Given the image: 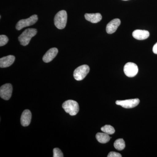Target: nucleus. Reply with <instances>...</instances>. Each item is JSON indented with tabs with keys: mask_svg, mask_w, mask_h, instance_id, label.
<instances>
[{
	"mask_svg": "<svg viewBox=\"0 0 157 157\" xmlns=\"http://www.w3.org/2000/svg\"><path fill=\"white\" fill-rule=\"evenodd\" d=\"M37 30L36 29H28L23 32L18 37V41L21 45L26 46L29 44L33 37L36 35Z\"/></svg>",
	"mask_w": 157,
	"mask_h": 157,
	"instance_id": "nucleus-1",
	"label": "nucleus"
},
{
	"mask_svg": "<svg viewBox=\"0 0 157 157\" xmlns=\"http://www.w3.org/2000/svg\"><path fill=\"white\" fill-rule=\"evenodd\" d=\"M67 20V11L62 10L59 11L55 15L54 19V24L59 29H63L66 27Z\"/></svg>",
	"mask_w": 157,
	"mask_h": 157,
	"instance_id": "nucleus-2",
	"label": "nucleus"
},
{
	"mask_svg": "<svg viewBox=\"0 0 157 157\" xmlns=\"http://www.w3.org/2000/svg\"><path fill=\"white\" fill-rule=\"evenodd\" d=\"M62 107L67 113L71 116H75L79 111V106L78 103L73 100H68L63 103Z\"/></svg>",
	"mask_w": 157,
	"mask_h": 157,
	"instance_id": "nucleus-3",
	"label": "nucleus"
},
{
	"mask_svg": "<svg viewBox=\"0 0 157 157\" xmlns=\"http://www.w3.org/2000/svg\"><path fill=\"white\" fill-rule=\"evenodd\" d=\"M90 67L87 65H83L74 70L73 76L76 80L80 81L85 78L90 72Z\"/></svg>",
	"mask_w": 157,
	"mask_h": 157,
	"instance_id": "nucleus-4",
	"label": "nucleus"
},
{
	"mask_svg": "<svg viewBox=\"0 0 157 157\" xmlns=\"http://www.w3.org/2000/svg\"><path fill=\"white\" fill-rule=\"evenodd\" d=\"M38 16L36 14H34L27 19L21 20L16 24V29L17 30H20L26 27L33 25L38 21Z\"/></svg>",
	"mask_w": 157,
	"mask_h": 157,
	"instance_id": "nucleus-5",
	"label": "nucleus"
},
{
	"mask_svg": "<svg viewBox=\"0 0 157 157\" xmlns=\"http://www.w3.org/2000/svg\"><path fill=\"white\" fill-rule=\"evenodd\" d=\"M124 71L125 74L128 77H133L138 73V67L134 63H128L125 65Z\"/></svg>",
	"mask_w": 157,
	"mask_h": 157,
	"instance_id": "nucleus-6",
	"label": "nucleus"
},
{
	"mask_svg": "<svg viewBox=\"0 0 157 157\" xmlns=\"http://www.w3.org/2000/svg\"><path fill=\"white\" fill-rule=\"evenodd\" d=\"M140 103L139 99H129V100H124V101H117L116 102L117 105L121 106L124 108H134L139 104Z\"/></svg>",
	"mask_w": 157,
	"mask_h": 157,
	"instance_id": "nucleus-7",
	"label": "nucleus"
},
{
	"mask_svg": "<svg viewBox=\"0 0 157 157\" xmlns=\"http://www.w3.org/2000/svg\"><path fill=\"white\" fill-rule=\"evenodd\" d=\"M12 86L10 83L3 85L0 88V96L4 100L8 101L11 98Z\"/></svg>",
	"mask_w": 157,
	"mask_h": 157,
	"instance_id": "nucleus-8",
	"label": "nucleus"
},
{
	"mask_svg": "<svg viewBox=\"0 0 157 157\" xmlns=\"http://www.w3.org/2000/svg\"><path fill=\"white\" fill-rule=\"evenodd\" d=\"M121 23V20L118 18L112 20L107 25L106 27V31L107 33L111 34L115 33Z\"/></svg>",
	"mask_w": 157,
	"mask_h": 157,
	"instance_id": "nucleus-9",
	"label": "nucleus"
},
{
	"mask_svg": "<svg viewBox=\"0 0 157 157\" xmlns=\"http://www.w3.org/2000/svg\"><path fill=\"white\" fill-rule=\"evenodd\" d=\"M32 119V113L29 109H25L23 112L21 117V123L23 127L28 126Z\"/></svg>",
	"mask_w": 157,
	"mask_h": 157,
	"instance_id": "nucleus-10",
	"label": "nucleus"
},
{
	"mask_svg": "<svg viewBox=\"0 0 157 157\" xmlns=\"http://www.w3.org/2000/svg\"><path fill=\"white\" fill-rule=\"evenodd\" d=\"M58 53V50L56 48H50L44 55L42 59L45 63H49L52 61L56 57Z\"/></svg>",
	"mask_w": 157,
	"mask_h": 157,
	"instance_id": "nucleus-11",
	"label": "nucleus"
},
{
	"mask_svg": "<svg viewBox=\"0 0 157 157\" xmlns=\"http://www.w3.org/2000/svg\"><path fill=\"white\" fill-rule=\"evenodd\" d=\"M15 58L14 56L9 55L0 59V67L6 68L10 67L14 63Z\"/></svg>",
	"mask_w": 157,
	"mask_h": 157,
	"instance_id": "nucleus-12",
	"label": "nucleus"
},
{
	"mask_svg": "<svg viewBox=\"0 0 157 157\" xmlns=\"http://www.w3.org/2000/svg\"><path fill=\"white\" fill-rule=\"evenodd\" d=\"M132 36L137 40H144L148 38L150 36L148 31L144 30H136L133 32Z\"/></svg>",
	"mask_w": 157,
	"mask_h": 157,
	"instance_id": "nucleus-13",
	"label": "nucleus"
},
{
	"mask_svg": "<svg viewBox=\"0 0 157 157\" xmlns=\"http://www.w3.org/2000/svg\"><path fill=\"white\" fill-rule=\"evenodd\" d=\"M85 17L88 21L93 23H97L100 22L102 19V17L100 13H93V14H85Z\"/></svg>",
	"mask_w": 157,
	"mask_h": 157,
	"instance_id": "nucleus-14",
	"label": "nucleus"
},
{
	"mask_svg": "<svg viewBox=\"0 0 157 157\" xmlns=\"http://www.w3.org/2000/svg\"><path fill=\"white\" fill-rule=\"evenodd\" d=\"M96 137L98 142L102 144L107 143L111 138L109 135L104 132L97 133Z\"/></svg>",
	"mask_w": 157,
	"mask_h": 157,
	"instance_id": "nucleus-15",
	"label": "nucleus"
},
{
	"mask_svg": "<svg viewBox=\"0 0 157 157\" xmlns=\"http://www.w3.org/2000/svg\"><path fill=\"white\" fill-rule=\"evenodd\" d=\"M113 145L114 147L119 151L122 150L125 147L124 140L122 138H120L116 140Z\"/></svg>",
	"mask_w": 157,
	"mask_h": 157,
	"instance_id": "nucleus-16",
	"label": "nucleus"
},
{
	"mask_svg": "<svg viewBox=\"0 0 157 157\" xmlns=\"http://www.w3.org/2000/svg\"><path fill=\"white\" fill-rule=\"evenodd\" d=\"M101 130L104 133L109 135L114 134L115 132L114 128L109 125H106L102 127Z\"/></svg>",
	"mask_w": 157,
	"mask_h": 157,
	"instance_id": "nucleus-17",
	"label": "nucleus"
},
{
	"mask_svg": "<svg viewBox=\"0 0 157 157\" xmlns=\"http://www.w3.org/2000/svg\"><path fill=\"white\" fill-rule=\"evenodd\" d=\"M9 39L8 37L5 35H1L0 36V46H3L6 45L8 42Z\"/></svg>",
	"mask_w": 157,
	"mask_h": 157,
	"instance_id": "nucleus-18",
	"label": "nucleus"
},
{
	"mask_svg": "<svg viewBox=\"0 0 157 157\" xmlns=\"http://www.w3.org/2000/svg\"><path fill=\"white\" fill-rule=\"evenodd\" d=\"M63 154L61 151L58 148H55L53 149V157H63Z\"/></svg>",
	"mask_w": 157,
	"mask_h": 157,
	"instance_id": "nucleus-19",
	"label": "nucleus"
},
{
	"mask_svg": "<svg viewBox=\"0 0 157 157\" xmlns=\"http://www.w3.org/2000/svg\"><path fill=\"white\" fill-rule=\"evenodd\" d=\"M108 157H121L122 155L119 153L116 152L111 151L107 155Z\"/></svg>",
	"mask_w": 157,
	"mask_h": 157,
	"instance_id": "nucleus-20",
	"label": "nucleus"
},
{
	"mask_svg": "<svg viewBox=\"0 0 157 157\" xmlns=\"http://www.w3.org/2000/svg\"><path fill=\"white\" fill-rule=\"evenodd\" d=\"M153 52L155 54H157V42L153 47Z\"/></svg>",
	"mask_w": 157,
	"mask_h": 157,
	"instance_id": "nucleus-21",
	"label": "nucleus"
},
{
	"mask_svg": "<svg viewBox=\"0 0 157 157\" xmlns=\"http://www.w3.org/2000/svg\"><path fill=\"white\" fill-rule=\"evenodd\" d=\"M123 1H128V0H123Z\"/></svg>",
	"mask_w": 157,
	"mask_h": 157,
	"instance_id": "nucleus-22",
	"label": "nucleus"
}]
</instances>
